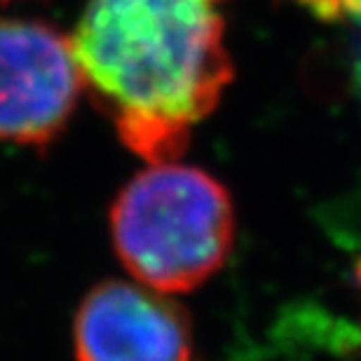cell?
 <instances>
[{"mask_svg":"<svg viewBox=\"0 0 361 361\" xmlns=\"http://www.w3.org/2000/svg\"><path fill=\"white\" fill-rule=\"evenodd\" d=\"M223 0H87L71 35L92 99L148 164L174 162L233 80Z\"/></svg>","mask_w":361,"mask_h":361,"instance_id":"1","label":"cell"},{"mask_svg":"<svg viewBox=\"0 0 361 361\" xmlns=\"http://www.w3.org/2000/svg\"><path fill=\"white\" fill-rule=\"evenodd\" d=\"M113 249L134 281L188 293L226 265L235 242V204L204 169L155 162L129 178L111 214Z\"/></svg>","mask_w":361,"mask_h":361,"instance_id":"2","label":"cell"},{"mask_svg":"<svg viewBox=\"0 0 361 361\" xmlns=\"http://www.w3.org/2000/svg\"><path fill=\"white\" fill-rule=\"evenodd\" d=\"M82 90L71 38L42 21L0 17V141L47 146Z\"/></svg>","mask_w":361,"mask_h":361,"instance_id":"3","label":"cell"},{"mask_svg":"<svg viewBox=\"0 0 361 361\" xmlns=\"http://www.w3.org/2000/svg\"><path fill=\"white\" fill-rule=\"evenodd\" d=\"M78 361H197L190 314L139 281H101L73 319Z\"/></svg>","mask_w":361,"mask_h":361,"instance_id":"4","label":"cell"},{"mask_svg":"<svg viewBox=\"0 0 361 361\" xmlns=\"http://www.w3.org/2000/svg\"><path fill=\"white\" fill-rule=\"evenodd\" d=\"M298 3L324 21L361 24V0H298Z\"/></svg>","mask_w":361,"mask_h":361,"instance_id":"5","label":"cell"}]
</instances>
